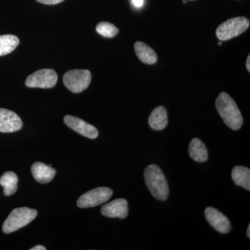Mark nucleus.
Here are the masks:
<instances>
[{
    "label": "nucleus",
    "instance_id": "obj_1",
    "mask_svg": "<svg viewBox=\"0 0 250 250\" xmlns=\"http://www.w3.org/2000/svg\"><path fill=\"white\" fill-rule=\"evenodd\" d=\"M215 106L225 124L233 130L241 129L243 118L236 103L228 93H221L215 101Z\"/></svg>",
    "mask_w": 250,
    "mask_h": 250
},
{
    "label": "nucleus",
    "instance_id": "obj_2",
    "mask_svg": "<svg viewBox=\"0 0 250 250\" xmlns=\"http://www.w3.org/2000/svg\"><path fill=\"white\" fill-rule=\"evenodd\" d=\"M145 181L153 197L160 201H165L169 195L168 184L159 166L152 164L145 170Z\"/></svg>",
    "mask_w": 250,
    "mask_h": 250
},
{
    "label": "nucleus",
    "instance_id": "obj_3",
    "mask_svg": "<svg viewBox=\"0 0 250 250\" xmlns=\"http://www.w3.org/2000/svg\"><path fill=\"white\" fill-rule=\"evenodd\" d=\"M37 214V210L27 207L15 208L3 224L2 231L5 233L14 232L27 226L36 218Z\"/></svg>",
    "mask_w": 250,
    "mask_h": 250
},
{
    "label": "nucleus",
    "instance_id": "obj_4",
    "mask_svg": "<svg viewBox=\"0 0 250 250\" xmlns=\"http://www.w3.org/2000/svg\"><path fill=\"white\" fill-rule=\"evenodd\" d=\"M250 27V21L245 17L231 18L222 23L216 29V36L219 40L228 41L241 35Z\"/></svg>",
    "mask_w": 250,
    "mask_h": 250
},
{
    "label": "nucleus",
    "instance_id": "obj_5",
    "mask_svg": "<svg viewBox=\"0 0 250 250\" xmlns=\"http://www.w3.org/2000/svg\"><path fill=\"white\" fill-rule=\"evenodd\" d=\"M91 73L87 70H72L63 76L64 85L72 93H79L89 86Z\"/></svg>",
    "mask_w": 250,
    "mask_h": 250
},
{
    "label": "nucleus",
    "instance_id": "obj_6",
    "mask_svg": "<svg viewBox=\"0 0 250 250\" xmlns=\"http://www.w3.org/2000/svg\"><path fill=\"white\" fill-rule=\"evenodd\" d=\"M113 190L107 187H99L85 192L77 200L80 208H90L105 203L111 198Z\"/></svg>",
    "mask_w": 250,
    "mask_h": 250
},
{
    "label": "nucleus",
    "instance_id": "obj_7",
    "mask_svg": "<svg viewBox=\"0 0 250 250\" xmlns=\"http://www.w3.org/2000/svg\"><path fill=\"white\" fill-rule=\"evenodd\" d=\"M58 76L52 69H42L31 74L26 80L25 85L29 88H51L57 84Z\"/></svg>",
    "mask_w": 250,
    "mask_h": 250
},
{
    "label": "nucleus",
    "instance_id": "obj_8",
    "mask_svg": "<svg viewBox=\"0 0 250 250\" xmlns=\"http://www.w3.org/2000/svg\"><path fill=\"white\" fill-rule=\"evenodd\" d=\"M64 123L70 129L85 137L90 139H95L98 138L99 135L98 129L93 125L85 123L80 118L75 116H66L64 117Z\"/></svg>",
    "mask_w": 250,
    "mask_h": 250
},
{
    "label": "nucleus",
    "instance_id": "obj_9",
    "mask_svg": "<svg viewBox=\"0 0 250 250\" xmlns=\"http://www.w3.org/2000/svg\"><path fill=\"white\" fill-rule=\"evenodd\" d=\"M205 214L208 223L218 232H229L231 229V223L223 213L213 207H207L205 209Z\"/></svg>",
    "mask_w": 250,
    "mask_h": 250
},
{
    "label": "nucleus",
    "instance_id": "obj_10",
    "mask_svg": "<svg viewBox=\"0 0 250 250\" xmlns=\"http://www.w3.org/2000/svg\"><path fill=\"white\" fill-rule=\"evenodd\" d=\"M22 121L14 111L0 108V132L12 133L22 129Z\"/></svg>",
    "mask_w": 250,
    "mask_h": 250
},
{
    "label": "nucleus",
    "instance_id": "obj_11",
    "mask_svg": "<svg viewBox=\"0 0 250 250\" xmlns=\"http://www.w3.org/2000/svg\"><path fill=\"white\" fill-rule=\"evenodd\" d=\"M101 213L108 218H126L129 213L128 202L125 199H117L104 205Z\"/></svg>",
    "mask_w": 250,
    "mask_h": 250
},
{
    "label": "nucleus",
    "instance_id": "obj_12",
    "mask_svg": "<svg viewBox=\"0 0 250 250\" xmlns=\"http://www.w3.org/2000/svg\"><path fill=\"white\" fill-rule=\"evenodd\" d=\"M31 173L39 183L47 184L54 179L56 170L43 163L36 162L31 166Z\"/></svg>",
    "mask_w": 250,
    "mask_h": 250
},
{
    "label": "nucleus",
    "instance_id": "obj_13",
    "mask_svg": "<svg viewBox=\"0 0 250 250\" xmlns=\"http://www.w3.org/2000/svg\"><path fill=\"white\" fill-rule=\"evenodd\" d=\"M167 123V113L164 106H158L153 110L149 118V125L152 129L161 131L165 129Z\"/></svg>",
    "mask_w": 250,
    "mask_h": 250
},
{
    "label": "nucleus",
    "instance_id": "obj_14",
    "mask_svg": "<svg viewBox=\"0 0 250 250\" xmlns=\"http://www.w3.org/2000/svg\"><path fill=\"white\" fill-rule=\"evenodd\" d=\"M135 53L141 62L148 65H152L157 62L156 52L144 42H136L134 44Z\"/></svg>",
    "mask_w": 250,
    "mask_h": 250
},
{
    "label": "nucleus",
    "instance_id": "obj_15",
    "mask_svg": "<svg viewBox=\"0 0 250 250\" xmlns=\"http://www.w3.org/2000/svg\"><path fill=\"white\" fill-rule=\"evenodd\" d=\"M189 154L194 161L203 163L208 159V151L205 143L198 139H193L189 145Z\"/></svg>",
    "mask_w": 250,
    "mask_h": 250
},
{
    "label": "nucleus",
    "instance_id": "obj_16",
    "mask_svg": "<svg viewBox=\"0 0 250 250\" xmlns=\"http://www.w3.org/2000/svg\"><path fill=\"white\" fill-rule=\"evenodd\" d=\"M231 177L237 186L250 190V170L248 167L235 166L231 172Z\"/></svg>",
    "mask_w": 250,
    "mask_h": 250
},
{
    "label": "nucleus",
    "instance_id": "obj_17",
    "mask_svg": "<svg viewBox=\"0 0 250 250\" xmlns=\"http://www.w3.org/2000/svg\"><path fill=\"white\" fill-rule=\"evenodd\" d=\"M18 178L14 172H6L0 178V185L4 188L6 196L14 195L18 189Z\"/></svg>",
    "mask_w": 250,
    "mask_h": 250
},
{
    "label": "nucleus",
    "instance_id": "obj_18",
    "mask_svg": "<svg viewBox=\"0 0 250 250\" xmlns=\"http://www.w3.org/2000/svg\"><path fill=\"white\" fill-rule=\"evenodd\" d=\"M19 43V39L17 36L11 34L0 36V57L11 53Z\"/></svg>",
    "mask_w": 250,
    "mask_h": 250
},
{
    "label": "nucleus",
    "instance_id": "obj_19",
    "mask_svg": "<svg viewBox=\"0 0 250 250\" xmlns=\"http://www.w3.org/2000/svg\"><path fill=\"white\" fill-rule=\"evenodd\" d=\"M96 30L100 35L106 38L115 37L119 32L118 28L114 24L108 22L99 23L97 25Z\"/></svg>",
    "mask_w": 250,
    "mask_h": 250
},
{
    "label": "nucleus",
    "instance_id": "obj_20",
    "mask_svg": "<svg viewBox=\"0 0 250 250\" xmlns=\"http://www.w3.org/2000/svg\"><path fill=\"white\" fill-rule=\"evenodd\" d=\"M41 4H47V5H54L59 4V3L62 2L64 0H36Z\"/></svg>",
    "mask_w": 250,
    "mask_h": 250
},
{
    "label": "nucleus",
    "instance_id": "obj_21",
    "mask_svg": "<svg viewBox=\"0 0 250 250\" xmlns=\"http://www.w3.org/2000/svg\"><path fill=\"white\" fill-rule=\"evenodd\" d=\"M132 2L136 7L140 8L143 6L144 0H132Z\"/></svg>",
    "mask_w": 250,
    "mask_h": 250
},
{
    "label": "nucleus",
    "instance_id": "obj_22",
    "mask_svg": "<svg viewBox=\"0 0 250 250\" xmlns=\"http://www.w3.org/2000/svg\"><path fill=\"white\" fill-rule=\"evenodd\" d=\"M46 248L44 246H37L31 248L30 250H45Z\"/></svg>",
    "mask_w": 250,
    "mask_h": 250
},
{
    "label": "nucleus",
    "instance_id": "obj_23",
    "mask_svg": "<svg viewBox=\"0 0 250 250\" xmlns=\"http://www.w3.org/2000/svg\"><path fill=\"white\" fill-rule=\"evenodd\" d=\"M246 67L248 71L250 72V56H248V59L246 62Z\"/></svg>",
    "mask_w": 250,
    "mask_h": 250
},
{
    "label": "nucleus",
    "instance_id": "obj_24",
    "mask_svg": "<svg viewBox=\"0 0 250 250\" xmlns=\"http://www.w3.org/2000/svg\"><path fill=\"white\" fill-rule=\"evenodd\" d=\"M247 236L248 238H250V225L248 226V230H247Z\"/></svg>",
    "mask_w": 250,
    "mask_h": 250
},
{
    "label": "nucleus",
    "instance_id": "obj_25",
    "mask_svg": "<svg viewBox=\"0 0 250 250\" xmlns=\"http://www.w3.org/2000/svg\"><path fill=\"white\" fill-rule=\"evenodd\" d=\"M183 2L185 4V3L187 2V1H186V0H183Z\"/></svg>",
    "mask_w": 250,
    "mask_h": 250
}]
</instances>
